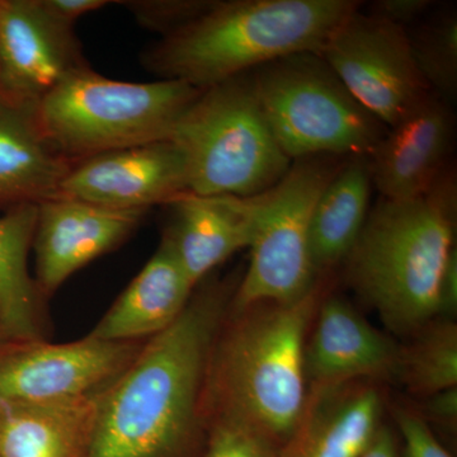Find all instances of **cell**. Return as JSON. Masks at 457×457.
I'll use <instances>...</instances> for the list:
<instances>
[{
  "label": "cell",
  "instance_id": "obj_6",
  "mask_svg": "<svg viewBox=\"0 0 457 457\" xmlns=\"http://www.w3.org/2000/svg\"><path fill=\"white\" fill-rule=\"evenodd\" d=\"M170 139L187 161L189 192L204 196H254L293 164L262 111L251 71L203 89Z\"/></svg>",
  "mask_w": 457,
  "mask_h": 457
},
{
  "label": "cell",
  "instance_id": "obj_25",
  "mask_svg": "<svg viewBox=\"0 0 457 457\" xmlns=\"http://www.w3.org/2000/svg\"><path fill=\"white\" fill-rule=\"evenodd\" d=\"M204 457H278L279 447L252 427L227 417L209 420Z\"/></svg>",
  "mask_w": 457,
  "mask_h": 457
},
{
  "label": "cell",
  "instance_id": "obj_30",
  "mask_svg": "<svg viewBox=\"0 0 457 457\" xmlns=\"http://www.w3.org/2000/svg\"><path fill=\"white\" fill-rule=\"evenodd\" d=\"M41 3L51 16L55 17L64 25L74 27L75 22L84 14L98 11V9L107 7L116 2H108V0H41Z\"/></svg>",
  "mask_w": 457,
  "mask_h": 457
},
{
  "label": "cell",
  "instance_id": "obj_23",
  "mask_svg": "<svg viewBox=\"0 0 457 457\" xmlns=\"http://www.w3.org/2000/svg\"><path fill=\"white\" fill-rule=\"evenodd\" d=\"M402 345L396 381L416 398L457 387V324L437 318Z\"/></svg>",
  "mask_w": 457,
  "mask_h": 457
},
{
  "label": "cell",
  "instance_id": "obj_28",
  "mask_svg": "<svg viewBox=\"0 0 457 457\" xmlns=\"http://www.w3.org/2000/svg\"><path fill=\"white\" fill-rule=\"evenodd\" d=\"M432 7L431 0H376L370 3L365 12L408 31L420 22Z\"/></svg>",
  "mask_w": 457,
  "mask_h": 457
},
{
  "label": "cell",
  "instance_id": "obj_5",
  "mask_svg": "<svg viewBox=\"0 0 457 457\" xmlns=\"http://www.w3.org/2000/svg\"><path fill=\"white\" fill-rule=\"evenodd\" d=\"M201 92L180 80L110 79L87 65L57 84L35 114L45 140L74 165L113 150L170 139Z\"/></svg>",
  "mask_w": 457,
  "mask_h": 457
},
{
  "label": "cell",
  "instance_id": "obj_16",
  "mask_svg": "<svg viewBox=\"0 0 457 457\" xmlns=\"http://www.w3.org/2000/svg\"><path fill=\"white\" fill-rule=\"evenodd\" d=\"M385 407L383 387L374 381L309 389L278 457H361L384 426Z\"/></svg>",
  "mask_w": 457,
  "mask_h": 457
},
{
  "label": "cell",
  "instance_id": "obj_3",
  "mask_svg": "<svg viewBox=\"0 0 457 457\" xmlns=\"http://www.w3.org/2000/svg\"><path fill=\"white\" fill-rule=\"evenodd\" d=\"M456 213L451 167L422 196L380 197L370 209L345 273L390 332L411 337L440 318L442 276L456 249Z\"/></svg>",
  "mask_w": 457,
  "mask_h": 457
},
{
  "label": "cell",
  "instance_id": "obj_1",
  "mask_svg": "<svg viewBox=\"0 0 457 457\" xmlns=\"http://www.w3.org/2000/svg\"><path fill=\"white\" fill-rule=\"evenodd\" d=\"M236 288L204 285L170 328L140 348L97 396L83 457L189 456L207 423L210 356Z\"/></svg>",
  "mask_w": 457,
  "mask_h": 457
},
{
  "label": "cell",
  "instance_id": "obj_27",
  "mask_svg": "<svg viewBox=\"0 0 457 457\" xmlns=\"http://www.w3.org/2000/svg\"><path fill=\"white\" fill-rule=\"evenodd\" d=\"M393 414L403 442L400 457H453L417 409L398 404L394 407Z\"/></svg>",
  "mask_w": 457,
  "mask_h": 457
},
{
  "label": "cell",
  "instance_id": "obj_12",
  "mask_svg": "<svg viewBox=\"0 0 457 457\" xmlns=\"http://www.w3.org/2000/svg\"><path fill=\"white\" fill-rule=\"evenodd\" d=\"M189 192L188 168L173 140L113 150L74 164L59 195L121 210L170 204Z\"/></svg>",
  "mask_w": 457,
  "mask_h": 457
},
{
  "label": "cell",
  "instance_id": "obj_21",
  "mask_svg": "<svg viewBox=\"0 0 457 457\" xmlns=\"http://www.w3.org/2000/svg\"><path fill=\"white\" fill-rule=\"evenodd\" d=\"M97 396L0 405V457H83Z\"/></svg>",
  "mask_w": 457,
  "mask_h": 457
},
{
  "label": "cell",
  "instance_id": "obj_18",
  "mask_svg": "<svg viewBox=\"0 0 457 457\" xmlns=\"http://www.w3.org/2000/svg\"><path fill=\"white\" fill-rule=\"evenodd\" d=\"M195 288L164 234L155 253L89 336L113 342L152 338L182 315Z\"/></svg>",
  "mask_w": 457,
  "mask_h": 457
},
{
  "label": "cell",
  "instance_id": "obj_17",
  "mask_svg": "<svg viewBox=\"0 0 457 457\" xmlns=\"http://www.w3.org/2000/svg\"><path fill=\"white\" fill-rule=\"evenodd\" d=\"M168 206L173 222L164 234L196 287L216 267L251 245L254 221L249 197L186 192Z\"/></svg>",
  "mask_w": 457,
  "mask_h": 457
},
{
  "label": "cell",
  "instance_id": "obj_2",
  "mask_svg": "<svg viewBox=\"0 0 457 457\" xmlns=\"http://www.w3.org/2000/svg\"><path fill=\"white\" fill-rule=\"evenodd\" d=\"M326 294L321 279L296 302L230 308L210 356L207 422L212 417L231 418L284 446L308 396L303 350Z\"/></svg>",
  "mask_w": 457,
  "mask_h": 457
},
{
  "label": "cell",
  "instance_id": "obj_32",
  "mask_svg": "<svg viewBox=\"0 0 457 457\" xmlns=\"http://www.w3.org/2000/svg\"><path fill=\"white\" fill-rule=\"evenodd\" d=\"M361 457H400L398 438L389 426L384 425L371 446Z\"/></svg>",
  "mask_w": 457,
  "mask_h": 457
},
{
  "label": "cell",
  "instance_id": "obj_33",
  "mask_svg": "<svg viewBox=\"0 0 457 457\" xmlns=\"http://www.w3.org/2000/svg\"><path fill=\"white\" fill-rule=\"evenodd\" d=\"M9 343H12L11 339H9L7 336H5V333L3 332L2 328H0V350H2V348H4L5 345H8Z\"/></svg>",
  "mask_w": 457,
  "mask_h": 457
},
{
  "label": "cell",
  "instance_id": "obj_15",
  "mask_svg": "<svg viewBox=\"0 0 457 457\" xmlns=\"http://www.w3.org/2000/svg\"><path fill=\"white\" fill-rule=\"evenodd\" d=\"M455 135L451 104L432 93L387 130L368 156L372 186L383 198L409 200L427 194L449 170Z\"/></svg>",
  "mask_w": 457,
  "mask_h": 457
},
{
  "label": "cell",
  "instance_id": "obj_13",
  "mask_svg": "<svg viewBox=\"0 0 457 457\" xmlns=\"http://www.w3.org/2000/svg\"><path fill=\"white\" fill-rule=\"evenodd\" d=\"M145 210H121L56 196L37 204L32 249L38 293L53 294L90 262L117 248Z\"/></svg>",
  "mask_w": 457,
  "mask_h": 457
},
{
  "label": "cell",
  "instance_id": "obj_22",
  "mask_svg": "<svg viewBox=\"0 0 457 457\" xmlns=\"http://www.w3.org/2000/svg\"><path fill=\"white\" fill-rule=\"evenodd\" d=\"M37 204L0 216V328L12 342L38 341V293L29 269Z\"/></svg>",
  "mask_w": 457,
  "mask_h": 457
},
{
  "label": "cell",
  "instance_id": "obj_26",
  "mask_svg": "<svg viewBox=\"0 0 457 457\" xmlns=\"http://www.w3.org/2000/svg\"><path fill=\"white\" fill-rule=\"evenodd\" d=\"M120 4L129 9L141 26L164 37L196 20L212 7L213 0H137Z\"/></svg>",
  "mask_w": 457,
  "mask_h": 457
},
{
  "label": "cell",
  "instance_id": "obj_14",
  "mask_svg": "<svg viewBox=\"0 0 457 457\" xmlns=\"http://www.w3.org/2000/svg\"><path fill=\"white\" fill-rule=\"evenodd\" d=\"M400 351L402 345L372 326L348 300L326 294L303 350L308 390L351 381H396Z\"/></svg>",
  "mask_w": 457,
  "mask_h": 457
},
{
  "label": "cell",
  "instance_id": "obj_20",
  "mask_svg": "<svg viewBox=\"0 0 457 457\" xmlns=\"http://www.w3.org/2000/svg\"><path fill=\"white\" fill-rule=\"evenodd\" d=\"M366 156H352L319 196L311 222V258L318 278L345 264L368 219L372 191Z\"/></svg>",
  "mask_w": 457,
  "mask_h": 457
},
{
  "label": "cell",
  "instance_id": "obj_4",
  "mask_svg": "<svg viewBox=\"0 0 457 457\" xmlns=\"http://www.w3.org/2000/svg\"><path fill=\"white\" fill-rule=\"evenodd\" d=\"M356 0H213L143 55L161 79L206 89L297 53H320Z\"/></svg>",
  "mask_w": 457,
  "mask_h": 457
},
{
  "label": "cell",
  "instance_id": "obj_7",
  "mask_svg": "<svg viewBox=\"0 0 457 457\" xmlns=\"http://www.w3.org/2000/svg\"><path fill=\"white\" fill-rule=\"evenodd\" d=\"M276 140L291 161L371 155L389 129L345 88L318 53H297L251 71Z\"/></svg>",
  "mask_w": 457,
  "mask_h": 457
},
{
  "label": "cell",
  "instance_id": "obj_9",
  "mask_svg": "<svg viewBox=\"0 0 457 457\" xmlns=\"http://www.w3.org/2000/svg\"><path fill=\"white\" fill-rule=\"evenodd\" d=\"M319 55L387 129L407 119L433 93L418 71L407 29L361 7L337 26Z\"/></svg>",
  "mask_w": 457,
  "mask_h": 457
},
{
  "label": "cell",
  "instance_id": "obj_19",
  "mask_svg": "<svg viewBox=\"0 0 457 457\" xmlns=\"http://www.w3.org/2000/svg\"><path fill=\"white\" fill-rule=\"evenodd\" d=\"M71 167L45 140L35 107L0 95V212L56 197Z\"/></svg>",
  "mask_w": 457,
  "mask_h": 457
},
{
  "label": "cell",
  "instance_id": "obj_8",
  "mask_svg": "<svg viewBox=\"0 0 457 457\" xmlns=\"http://www.w3.org/2000/svg\"><path fill=\"white\" fill-rule=\"evenodd\" d=\"M342 164L336 156L297 159L272 187L249 196L254 221L251 261L237 281L231 309L296 302L321 281L311 258L312 210Z\"/></svg>",
  "mask_w": 457,
  "mask_h": 457
},
{
  "label": "cell",
  "instance_id": "obj_10",
  "mask_svg": "<svg viewBox=\"0 0 457 457\" xmlns=\"http://www.w3.org/2000/svg\"><path fill=\"white\" fill-rule=\"evenodd\" d=\"M143 345L87 336L50 345L12 342L0 350V405L95 398L128 369Z\"/></svg>",
  "mask_w": 457,
  "mask_h": 457
},
{
  "label": "cell",
  "instance_id": "obj_31",
  "mask_svg": "<svg viewBox=\"0 0 457 457\" xmlns=\"http://www.w3.org/2000/svg\"><path fill=\"white\" fill-rule=\"evenodd\" d=\"M457 311V251L445 267L440 287V318L453 319Z\"/></svg>",
  "mask_w": 457,
  "mask_h": 457
},
{
  "label": "cell",
  "instance_id": "obj_24",
  "mask_svg": "<svg viewBox=\"0 0 457 457\" xmlns=\"http://www.w3.org/2000/svg\"><path fill=\"white\" fill-rule=\"evenodd\" d=\"M407 32L423 79L451 104L457 93V12L451 5L441 7Z\"/></svg>",
  "mask_w": 457,
  "mask_h": 457
},
{
  "label": "cell",
  "instance_id": "obj_29",
  "mask_svg": "<svg viewBox=\"0 0 457 457\" xmlns=\"http://www.w3.org/2000/svg\"><path fill=\"white\" fill-rule=\"evenodd\" d=\"M423 408L417 409L429 426L436 425L450 432L457 427V387L445 390L423 399Z\"/></svg>",
  "mask_w": 457,
  "mask_h": 457
},
{
  "label": "cell",
  "instance_id": "obj_11",
  "mask_svg": "<svg viewBox=\"0 0 457 457\" xmlns=\"http://www.w3.org/2000/svg\"><path fill=\"white\" fill-rule=\"evenodd\" d=\"M87 65L74 27L51 16L41 0H0V95L36 108Z\"/></svg>",
  "mask_w": 457,
  "mask_h": 457
}]
</instances>
